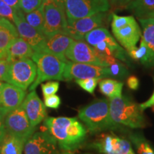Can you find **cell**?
<instances>
[{
  "mask_svg": "<svg viewBox=\"0 0 154 154\" xmlns=\"http://www.w3.org/2000/svg\"><path fill=\"white\" fill-rule=\"evenodd\" d=\"M19 36L24 39L36 52H43L47 36L32 27L26 21L24 13L20 9H14V19Z\"/></svg>",
  "mask_w": 154,
  "mask_h": 154,
  "instance_id": "30bf717a",
  "label": "cell"
},
{
  "mask_svg": "<svg viewBox=\"0 0 154 154\" xmlns=\"http://www.w3.org/2000/svg\"><path fill=\"white\" fill-rule=\"evenodd\" d=\"M42 5L47 3H55L65 6V0H42Z\"/></svg>",
  "mask_w": 154,
  "mask_h": 154,
  "instance_id": "b9f144b4",
  "label": "cell"
},
{
  "mask_svg": "<svg viewBox=\"0 0 154 154\" xmlns=\"http://www.w3.org/2000/svg\"><path fill=\"white\" fill-rule=\"evenodd\" d=\"M127 52L130 55L132 59L136 61H140L143 64L147 65L149 59V51L147 46L141 38L139 47H134L130 50H128Z\"/></svg>",
  "mask_w": 154,
  "mask_h": 154,
  "instance_id": "4316f807",
  "label": "cell"
},
{
  "mask_svg": "<svg viewBox=\"0 0 154 154\" xmlns=\"http://www.w3.org/2000/svg\"><path fill=\"white\" fill-rule=\"evenodd\" d=\"M5 124L7 133L20 139L24 144L35 131L22 105L5 116Z\"/></svg>",
  "mask_w": 154,
  "mask_h": 154,
  "instance_id": "ba28073f",
  "label": "cell"
},
{
  "mask_svg": "<svg viewBox=\"0 0 154 154\" xmlns=\"http://www.w3.org/2000/svg\"><path fill=\"white\" fill-rule=\"evenodd\" d=\"M5 116L0 115V143L5 138L7 131H6L5 124Z\"/></svg>",
  "mask_w": 154,
  "mask_h": 154,
  "instance_id": "ab89813d",
  "label": "cell"
},
{
  "mask_svg": "<svg viewBox=\"0 0 154 154\" xmlns=\"http://www.w3.org/2000/svg\"><path fill=\"white\" fill-rule=\"evenodd\" d=\"M3 86H4V83L1 82V81H0V91H1V90H2V88Z\"/></svg>",
  "mask_w": 154,
  "mask_h": 154,
  "instance_id": "7bdbcfd3",
  "label": "cell"
},
{
  "mask_svg": "<svg viewBox=\"0 0 154 154\" xmlns=\"http://www.w3.org/2000/svg\"><path fill=\"white\" fill-rule=\"evenodd\" d=\"M74 40L63 33H57L47 36L43 52L55 56L66 63L69 60L66 57V52Z\"/></svg>",
  "mask_w": 154,
  "mask_h": 154,
  "instance_id": "e0dca14e",
  "label": "cell"
},
{
  "mask_svg": "<svg viewBox=\"0 0 154 154\" xmlns=\"http://www.w3.org/2000/svg\"><path fill=\"white\" fill-rule=\"evenodd\" d=\"M44 17V34L49 36L57 33H63L67 26L65 6L55 3L42 5Z\"/></svg>",
  "mask_w": 154,
  "mask_h": 154,
  "instance_id": "9c48e42d",
  "label": "cell"
},
{
  "mask_svg": "<svg viewBox=\"0 0 154 154\" xmlns=\"http://www.w3.org/2000/svg\"><path fill=\"white\" fill-rule=\"evenodd\" d=\"M131 154H135V153H134V151H132V152H131Z\"/></svg>",
  "mask_w": 154,
  "mask_h": 154,
  "instance_id": "bcb514c9",
  "label": "cell"
},
{
  "mask_svg": "<svg viewBox=\"0 0 154 154\" xmlns=\"http://www.w3.org/2000/svg\"><path fill=\"white\" fill-rule=\"evenodd\" d=\"M36 76V65L32 59H24L10 63L5 82L26 91Z\"/></svg>",
  "mask_w": 154,
  "mask_h": 154,
  "instance_id": "8992f818",
  "label": "cell"
},
{
  "mask_svg": "<svg viewBox=\"0 0 154 154\" xmlns=\"http://www.w3.org/2000/svg\"><path fill=\"white\" fill-rule=\"evenodd\" d=\"M26 91L6 83L0 91V115L5 116L22 105L26 97Z\"/></svg>",
  "mask_w": 154,
  "mask_h": 154,
  "instance_id": "4fadbf2b",
  "label": "cell"
},
{
  "mask_svg": "<svg viewBox=\"0 0 154 154\" xmlns=\"http://www.w3.org/2000/svg\"><path fill=\"white\" fill-rule=\"evenodd\" d=\"M34 53V49L22 37L18 36L11 43L7 53V59L10 63L21 59L32 58Z\"/></svg>",
  "mask_w": 154,
  "mask_h": 154,
  "instance_id": "ffe728a7",
  "label": "cell"
},
{
  "mask_svg": "<svg viewBox=\"0 0 154 154\" xmlns=\"http://www.w3.org/2000/svg\"><path fill=\"white\" fill-rule=\"evenodd\" d=\"M14 14V9H13L7 4L4 2L2 0H0V17L8 19L10 22H13Z\"/></svg>",
  "mask_w": 154,
  "mask_h": 154,
  "instance_id": "836d02e7",
  "label": "cell"
},
{
  "mask_svg": "<svg viewBox=\"0 0 154 154\" xmlns=\"http://www.w3.org/2000/svg\"><path fill=\"white\" fill-rule=\"evenodd\" d=\"M22 106L32 127L36 128L38 124L46 119V106L39 99L35 90L26 95Z\"/></svg>",
  "mask_w": 154,
  "mask_h": 154,
  "instance_id": "2e32d148",
  "label": "cell"
},
{
  "mask_svg": "<svg viewBox=\"0 0 154 154\" xmlns=\"http://www.w3.org/2000/svg\"><path fill=\"white\" fill-rule=\"evenodd\" d=\"M111 29L112 31H115L127 26L135 20V18L132 16L121 17L116 14H111Z\"/></svg>",
  "mask_w": 154,
  "mask_h": 154,
  "instance_id": "f1b7e54d",
  "label": "cell"
},
{
  "mask_svg": "<svg viewBox=\"0 0 154 154\" xmlns=\"http://www.w3.org/2000/svg\"><path fill=\"white\" fill-rule=\"evenodd\" d=\"M131 140L136 146L138 154H154V151L150 144L143 137L138 134H132Z\"/></svg>",
  "mask_w": 154,
  "mask_h": 154,
  "instance_id": "83f0119b",
  "label": "cell"
},
{
  "mask_svg": "<svg viewBox=\"0 0 154 154\" xmlns=\"http://www.w3.org/2000/svg\"><path fill=\"white\" fill-rule=\"evenodd\" d=\"M42 0H20L19 9L24 14L32 12L42 7Z\"/></svg>",
  "mask_w": 154,
  "mask_h": 154,
  "instance_id": "4dcf8cb0",
  "label": "cell"
},
{
  "mask_svg": "<svg viewBox=\"0 0 154 154\" xmlns=\"http://www.w3.org/2000/svg\"><path fill=\"white\" fill-rule=\"evenodd\" d=\"M24 17L29 24L39 32L44 34V17L42 7L35 11L24 14Z\"/></svg>",
  "mask_w": 154,
  "mask_h": 154,
  "instance_id": "484cf974",
  "label": "cell"
},
{
  "mask_svg": "<svg viewBox=\"0 0 154 154\" xmlns=\"http://www.w3.org/2000/svg\"><path fill=\"white\" fill-rule=\"evenodd\" d=\"M41 87L42 94L45 98L57 94L59 88V83L58 82H49L42 84Z\"/></svg>",
  "mask_w": 154,
  "mask_h": 154,
  "instance_id": "d6a6232c",
  "label": "cell"
},
{
  "mask_svg": "<svg viewBox=\"0 0 154 154\" xmlns=\"http://www.w3.org/2000/svg\"><path fill=\"white\" fill-rule=\"evenodd\" d=\"M127 85L132 90H137L139 86V80L136 76H131L127 79Z\"/></svg>",
  "mask_w": 154,
  "mask_h": 154,
  "instance_id": "74e56055",
  "label": "cell"
},
{
  "mask_svg": "<svg viewBox=\"0 0 154 154\" xmlns=\"http://www.w3.org/2000/svg\"><path fill=\"white\" fill-rule=\"evenodd\" d=\"M18 36L16 26L8 19L0 17V59L6 58L9 47Z\"/></svg>",
  "mask_w": 154,
  "mask_h": 154,
  "instance_id": "d6986e66",
  "label": "cell"
},
{
  "mask_svg": "<svg viewBox=\"0 0 154 154\" xmlns=\"http://www.w3.org/2000/svg\"><path fill=\"white\" fill-rule=\"evenodd\" d=\"M67 59L75 63L93 64L96 66L108 67L106 64L98 57L95 49L87 42L74 40L66 52Z\"/></svg>",
  "mask_w": 154,
  "mask_h": 154,
  "instance_id": "7c38bea8",
  "label": "cell"
},
{
  "mask_svg": "<svg viewBox=\"0 0 154 154\" xmlns=\"http://www.w3.org/2000/svg\"><path fill=\"white\" fill-rule=\"evenodd\" d=\"M153 82H154V77H153ZM139 106H140V109L143 111L144 110H146V109H149L150 107H154V91H153V94H152V96H151V98H150L148 101H146V102H144V103L140 104Z\"/></svg>",
  "mask_w": 154,
  "mask_h": 154,
  "instance_id": "f35d334b",
  "label": "cell"
},
{
  "mask_svg": "<svg viewBox=\"0 0 154 154\" xmlns=\"http://www.w3.org/2000/svg\"><path fill=\"white\" fill-rule=\"evenodd\" d=\"M112 32L115 38L127 51L136 47L141 36V31L136 19L124 27Z\"/></svg>",
  "mask_w": 154,
  "mask_h": 154,
  "instance_id": "ac0fdd59",
  "label": "cell"
},
{
  "mask_svg": "<svg viewBox=\"0 0 154 154\" xmlns=\"http://www.w3.org/2000/svg\"><path fill=\"white\" fill-rule=\"evenodd\" d=\"M93 146L103 154H131L133 151L127 140L111 134L101 135Z\"/></svg>",
  "mask_w": 154,
  "mask_h": 154,
  "instance_id": "9a60e30c",
  "label": "cell"
},
{
  "mask_svg": "<svg viewBox=\"0 0 154 154\" xmlns=\"http://www.w3.org/2000/svg\"><path fill=\"white\" fill-rule=\"evenodd\" d=\"M109 0H65L67 19H77L110 9Z\"/></svg>",
  "mask_w": 154,
  "mask_h": 154,
  "instance_id": "52a82bcc",
  "label": "cell"
},
{
  "mask_svg": "<svg viewBox=\"0 0 154 154\" xmlns=\"http://www.w3.org/2000/svg\"><path fill=\"white\" fill-rule=\"evenodd\" d=\"M84 40L92 47H95L96 45L101 42H108L113 45L118 44L114 38L109 33V30L105 27L96 28L91 31L85 36Z\"/></svg>",
  "mask_w": 154,
  "mask_h": 154,
  "instance_id": "603a6c76",
  "label": "cell"
},
{
  "mask_svg": "<svg viewBox=\"0 0 154 154\" xmlns=\"http://www.w3.org/2000/svg\"><path fill=\"white\" fill-rule=\"evenodd\" d=\"M111 76L115 78H124L128 75V72L126 67L120 61L116 60L108 66Z\"/></svg>",
  "mask_w": 154,
  "mask_h": 154,
  "instance_id": "f546056e",
  "label": "cell"
},
{
  "mask_svg": "<svg viewBox=\"0 0 154 154\" xmlns=\"http://www.w3.org/2000/svg\"><path fill=\"white\" fill-rule=\"evenodd\" d=\"M10 63L7 58L0 59V81H6Z\"/></svg>",
  "mask_w": 154,
  "mask_h": 154,
  "instance_id": "d590c367",
  "label": "cell"
},
{
  "mask_svg": "<svg viewBox=\"0 0 154 154\" xmlns=\"http://www.w3.org/2000/svg\"><path fill=\"white\" fill-rule=\"evenodd\" d=\"M106 12H100L91 16L77 19H67V26L63 34H66L73 39L83 41L88 32L99 27L108 26L110 16Z\"/></svg>",
  "mask_w": 154,
  "mask_h": 154,
  "instance_id": "5b68a950",
  "label": "cell"
},
{
  "mask_svg": "<svg viewBox=\"0 0 154 154\" xmlns=\"http://www.w3.org/2000/svg\"><path fill=\"white\" fill-rule=\"evenodd\" d=\"M57 145L47 131L36 132L25 143L24 154H56Z\"/></svg>",
  "mask_w": 154,
  "mask_h": 154,
  "instance_id": "5bb4252c",
  "label": "cell"
},
{
  "mask_svg": "<svg viewBox=\"0 0 154 154\" xmlns=\"http://www.w3.org/2000/svg\"><path fill=\"white\" fill-rule=\"evenodd\" d=\"M109 109L112 120L118 124L132 128L146 126V119L139 105L124 96L109 99Z\"/></svg>",
  "mask_w": 154,
  "mask_h": 154,
  "instance_id": "7a4b0ae2",
  "label": "cell"
},
{
  "mask_svg": "<svg viewBox=\"0 0 154 154\" xmlns=\"http://www.w3.org/2000/svg\"><path fill=\"white\" fill-rule=\"evenodd\" d=\"M110 7L113 9H120L124 8L127 4L126 0H109Z\"/></svg>",
  "mask_w": 154,
  "mask_h": 154,
  "instance_id": "8d00e7d4",
  "label": "cell"
},
{
  "mask_svg": "<svg viewBox=\"0 0 154 154\" xmlns=\"http://www.w3.org/2000/svg\"><path fill=\"white\" fill-rule=\"evenodd\" d=\"M63 80L85 79L89 78H96L102 79L111 77L108 67L96 66L93 64L82 63H75L68 61L65 64L63 73Z\"/></svg>",
  "mask_w": 154,
  "mask_h": 154,
  "instance_id": "8fae6325",
  "label": "cell"
},
{
  "mask_svg": "<svg viewBox=\"0 0 154 154\" xmlns=\"http://www.w3.org/2000/svg\"><path fill=\"white\" fill-rule=\"evenodd\" d=\"M99 89L103 95L109 99L121 96L122 88L124 84L118 81L111 79H101L99 82Z\"/></svg>",
  "mask_w": 154,
  "mask_h": 154,
  "instance_id": "d4e9b609",
  "label": "cell"
},
{
  "mask_svg": "<svg viewBox=\"0 0 154 154\" xmlns=\"http://www.w3.org/2000/svg\"><path fill=\"white\" fill-rule=\"evenodd\" d=\"M32 61L36 65V76L29 88V91L35 90L38 85L47 80L63 81V73L66 62L50 54L34 51Z\"/></svg>",
  "mask_w": 154,
  "mask_h": 154,
  "instance_id": "277c9868",
  "label": "cell"
},
{
  "mask_svg": "<svg viewBox=\"0 0 154 154\" xmlns=\"http://www.w3.org/2000/svg\"><path fill=\"white\" fill-rule=\"evenodd\" d=\"M46 131L61 149L74 151L86 138V130L76 118L48 117L44 122Z\"/></svg>",
  "mask_w": 154,
  "mask_h": 154,
  "instance_id": "6da1fadb",
  "label": "cell"
},
{
  "mask_svg": "<svg viewBox=\"0 0 154 154\" xmlns=\"http://www.w3.org/2000/svg\"><path fill=\"white\" fill-rule=\"evenodd\" d=\"M62 154H72V153H70V152H64V153H63Z\"/></svg>",
  "mask_w": 154,
  "mask_h": 154,
  "instance_id": "ee69618b",
  "label": "cell"
},
{
  "mask_svg": "<svg viewBox=\"0 0 154 154\" xmlns=\"http://www.w3.org/2000/svg\"><path fill=\"white\" fill-rule=\"evenodd\" d=\"M4 2L11 7L13 9H19V2L20 0H2Z\"/></svg>",
  "mask_w": 154,
  "mask_h": 154,
  "instance_id": "60d3db41",
  "label": "cell"
},
{
  "mask_svg": "<svg viewBox=\"0 0 154 154\" xmlns=\"http://www.w3.org/2000/svg\"><path fill=\"white\" fill-rule=\"evenodd\" d=\"M130 1H131V0H126L127 3H128V2H130Z\"/></svg>",
  "mask_w": 154,
  "mask_h": 154,
  "instance_id": "f6af8a7d",
  "label": "cell"
},
{
  "mask_svg": "<svg viewBox=\"0 0 154 154\" xmlns=\"http://www.w3.org/2000/svg\"><path fill=\"white\" fill-rule=\"evenodd\" d=\"M100 80H101L100 79L89 78L85 79H76L75 82L84 91H87L89 94H94L96 86Z\"/></svg>",
  "mask_w": 154,
  "mask_h": 154,
  "instance_id": "1f68e13d",
  "label": "cell"
},
{
  "mask_svg": "<svg viewBox=\"0 0 154 154\" xmlns=\"http://www.w3.org/2000/svg\"><path fill=\"white\" fill-rule=\"evenodd\" d=\"M44 104L48 108L57 109L61 104V99L57 95H51L44 98Z\"/></svg>",
  "mask_w": 154,
  "mask_h": 154,
  "instance_id": "e575fe53",
  "label": "cell"
},
{
  "mask_svg": "<svg viewBox=\"0 0 154 154\" xmlns=\"http://www.w3.org/2000/svg\"><path fill=\"white\" fill-rule=\"evenodd\" d=\"M24 145L20 139L7 133L0 143V154H22Z\"/></svg>",
  "mask_w": 154,
  "mask_h": 154,
  "instance_id": "cb8c5ba5",
  "label": "cell"
},
{
  "mask_svg": "<svg viewBox=\"0 0 154 154\" xmlns=\"http://www.w3.org/2000/svg\"><path fill=\"white\" fill-rule=\"evenodd\" d=\"M143 28L142 38L149 51V59L147 66H154V19H138Z\"/></svg>",
  "mask_w": 154,
  "mask_h": 154,
  "instance_id": "44dd1931",
  "label": "cell"
},
{
  "mask_svg": "<svg viewBox=\"0 0 154 154\" xmlns=\"http://www.w3.org/2000/svg\"><path fill=\"white\" fill-rule=\"evenodd\" d=\"M79 118L93 134L114 129L118 126L111 119L109 101L106 99H96L83 108L79 111Z\"/></svg>",
  "mask_w": 154,
  "mask_h": 154,
  "instance_id": "3957f363",
  "label": "cell"
},
{
  "mask_svg": "<svg viewBox=\"0 0 154 154\" xmlns=\"http://www.w3.org/2000/svg\"><path fill=\"white\" fill-rule=\"evenodd\" d=\"M138 19H147L154 11V0H131L124 7Z\"/></svg>",
  "mask_w": 154,
  "mask_h": 154,
  "instance_id": "7402d4cb",
  "label": "cell"
}]
</instances>
